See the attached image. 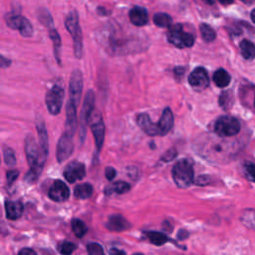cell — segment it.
<instances>
[{
	"label": "cell",
	"instance_id": "obj_34",
	"mask_svg": "<svg viewBox=\"0 0 255 255\" xmlns=\"http://www.w3.org/2000/svg\"><path fill=\"white\" fill-rule=\"evenodd\" d=\"M3 154H4V160H5V163L8 164V165H14L16 163V156H15V153L13 151L12 148L10 147H5L4 148V151H3Z\"/></svg>",
	"mask_w": 255,
	"mask_h": 255
},
{
	"label": "cell",
	"instance_id": "obj_31",
	"mask_svg": "<svg viewBox=\"0 0 255 255\" xmlns=\"http://www.w3.org/2000/svg\"><path fill=\"white\" fill-rule=\"evenodd\" d=\"M241 220L245 225L255 230V210H245L242 214Z\"/></svg>",
	"mask_w": 255,
	"mask_h": 255
},
{
	"label": "cell",
	"instance_id": "obj_27",
	"mask_svg": "<svg viewBox=\"0 0 255 255\" xmlns=\"http://www.w3.org/2000/svg\"><path fill=\"white\" fill-rule=\"evenodd\" d=\"M153 23L160 28H169L172 25V18L166 13H156L153 16Z\"/></svg>",
	"mask_w": 255,
	"mask_h": 255
},
{
	"label": "cell",
	"instance_id": "obj_20",
	"mask_svg": "<svg viewBox=\"0 0 255 255\" xmlns=\"http://www.w3.org/2000/svg\"><path fill=\"white\" fill-rule=\"evenodd\" d=\"M107 228L113 231H123L129 227V223L122 215H112L109 217L106 224Z\"/></svg>",
	"mask_w": 255,
	"mask_h": 255
},
{
	"label": "cell",
	"instance_id": "obj_24",
	"mask_svg": "<svg viewBox=\"0 0 255 255\" xmlns=\"http://www.w3.org/2000/svg\"><path fill=\"white\" fill-rule=\"evenodd\" d=\"M230 80H231L230 75L224 69H218L213 74V82L219 88L227 87L230 83Z\"/></svg>",
	"mask_w": 255,
	"mask_h": 255
},
{
	"label": "cell",
	"instance_id": "obj_45",
	"mask_svg": "<svg viewBox=\"0 0 255 255\" xmlns=\"http://www.w3.org/2000/svg\"><path fill=\"white\" fill-rule=\"evenodd\" d=\"M114 255H127V254L124 251H116L114 253Z\"/></svg>",
	"mask_w": 255,
	"mask_h": 255
},
{
	"label": "cell",
	"instance_id": "obj_35",
	"mask_svg": "<svg viewBox=\"0 0 255 255\" xmlns=\"http://www.w3.org/2000/svg\"><path fill=\"white\" fill-rule=\"evenodd\" d=\"M87 251L89 255H105L103 247L96 242H92L87 246Z\"/></svg>",
	"mask_w": 255,
	"mask_h": 255
},
{
	"label": "cell",
	"instance_id": "obj_22",
	"mask_svg": "<svg viewBox=\"0 0 255 255\" xmlns=\"http://www.w3.org/2000/svg\"><path fill=\"white\" fill-rule=\"evenodd\" d=\"M37 129H38V135H39V140H40V146H41L43 152L46 155H48V152H49L48 133H47V129L44 125V122L41 119L37 121Z\"/></svg>",
	"mask_w": 255,
	"mask_h": 255
},
{
	"label": "cell",
	"instance_id": "obj_4",
	"mask_svg": "<svg viewBox=\"0 0 255 255\" xmlns=\"http://www.w3.org/2000/svg\"><path fill=\"white\" fill-rule=\"evenodd\" d=\"M25 151L30 167L42 170L47 155L43 152L41 146L37 144L32 135H28L25 139Z\"/></svg>",
	"mask_w": 255,
	"mask_h": 255
},
{
	"label": "cell",
	"instance_id": "obj_29",
	"mask_svg": "<svg viewBox=\"0 0 255 255\" xmlns=\"http://www.w3.org/2000/svg\"><path fill=\"white\" fill-rule=\"evenodd\" d=\"M72 229L77 237H83L88 231V227L85 224V222L78 218L72 220Z\"/></svg>",
	"mask_w": 255,
	"mask_h": 255
},
{
	"label": "cell",
	"instance_id": "obj_23",
	"mask_svg": "<svg viewBox=\"0 0 255 255\" xmlns=\"http://www.w3.org/2000/svg\"><path fill=\"white\" fill-rule=\"evenodd\" d=\"M48 28V32H49V36L53 42L54 45V53H55V58L57 59L58 63H61L60 60V54H61V38L57 32V30L54 28L53 24H50L47 26Z\"/></svg>",
	"mask_w": 255,
	"mask_h": 255
},
{
	"label": "cell",
	"instance_id": "obj_10",
	"mask_svg": "<svg viewBox=\"0 0 255 255\" xmlns=\"http://www.w3.org/2000/svg\"><path fill=\"white\" fill-rule=\"evenodd\" d=\"M83 90V75L80 70H75L71 74L70 79V100L75 103L76 106L79 105L81 94Z\"/></svg>",
	"mask_w": 255,
	"mask_h": 255
},
{
	"label": "cell",
	"instance_id": "obj_13",
	"mask_svg": "<svg viewBox=\"0 0 255 255\" xmlns=\"http://www.w3.org/2000/svg\"><path fill=\"white\" fill-rule=\"evenodd\" d=\"M70 196L68 186L61 180H56L49 189V197L56 202H63Z\"/></svg>",
	"mask_w": 255,
	"mask_h": 255
},
{
	"label": "cell",
	"instance_id": "obj_43",
	"mask_svg": "<svg viewBox=\"0 0 255 255\" xmlns=\"http://www.w3.org/2000/svg\"><path fill=\"white\" fill-rule=\"evenodd\" d=\"M98 13L102 14V15H108V14H110V11H107L105 7H99L98 8Z\"/></svg>",
	"mask_w": 255,
	"mask_h": 255
},
{
	"label": "cell",
	"instance_id": "obj_17",
	"mask_svg": "<svg viewBox=\"0 0 255 255\" xmlns=\"http://www.w3.org/2000/svg\"><path fill=\"white\" fill-rule=\"evenodd\" d=\"M94 104H95V94L92 90H90L87 92V94L85 96L82 113H81V120H82L83 127L88 123V121L92 115V112L94 110Z\"/></svg>",
	"mask_w": 255,
	"mask_h": 255
},
{
	"label": "cell",
	"instance_id": "obj_28",
	"mask_svg": "<svg viewBox=\"0 0 255 255\" xmlns=\"http://www.w3.org/2000/svg\"><path fill=\"white\" fill-rule=\"evenodd\" d=\"M145 235L152 244L157 245V246L163 245L168 240L166 235H164L160 232H157V231H147V232H145Z\"/></svg>",
	"mask_w": 255,
	"mask_h": 255
},
{
	"label": "cell",
	"instance_id": "obj_39",
	"mask_svg": "<svg viewBox=\"0 0 255 255\" xmlns=\"http://www.w3.org/2000/svg\"><path fill=\"white\" fill-rule=\"evenodd\" d=\"M175 156H176V150L174 148H171L166 153H164V155L162 156V160L169 161V160L173 159Z\"/></svg>",
	"mask_w": 255,
	"mask_h": 255
},
{
	"label": "cell",
	"instance_id": "obj_32",
	"mask_svg": "<svg viewBox=\"0 0 255 255\" xmlns=\"http://www.w3.org/2000/svg\"><path fill=\"white\" fill-rule=\"evenodd\" d=\"M77 248V245L70 241H63L58 245V251L62 255H70L72 254Z\"/></svg>",
	"mask_w": 255,
	"mask_h": 255
},
{
	"label": "cell",
	"instance_id": "obj_40",
	"mask_svg": "<svg viewBox=\"0 0 255 255\" xmlns=\"http://www.w3.org/2000/svg\"><path fill=\"white\" fill-rule=\"evenodd\" d=\"M105 174H106V177L109 180H112V179H114L116 177L117 172H116V169L114 167H107Z\"/></svg>",
	"mask_w": 255,
	"mask_h": 255
},
{
	"label": "cell",
	"instance_id": "obj_21",
	"mask_svg": "<svg viewBox=\"0 0 255 255\" xmlns=\"http://www.w3.org/2000/svg\"><path fill=\"white\" fill-rule=\"evenodd\" d=\"M5 210L7 217L11 220H15L22 215L23 206L18 201H7L5 203Z\"/></svg>",
	"mask_w": 255,
	"mask_h": 255
},
{
	"label": "cell",
	"instance_id": "obj_44",
	"mask_svg": "<svg viewBox=\"0 0 255 255\" xmlns=\"http://www.w3.org/2000/svg\"><path fill=\"white\" fill-rule=\"evenodd\" d=\"M221 4H223V5H229V4H231L232 2H233V0H218Z\"/></svg>",
	"mask_w": 255,
	"mask_h": 255
},
{
	"label": "cell",
	"instance_id": "obj_25",
	"mask_svg": "<svg viewBox=\"0 0 255 255\" xmlns=\"http://www.w3.org/2000/svg\"><path fill=\"white\" fill-rule=\"evenodd\" d=\"M240 52L244 59L250 60L255 58V45L249 40H242L240 42Z\"/></svg>",
	"mask_w": 255,
	"mask_h": 255
},
{
	"label": "cell",
	"instance_id": "obj_36",
	"mask_svg": "<svg viewBox=\"0 0 255 255\" xmlns=\"http://www.w3.org/2000/svg\"><path fill=\"white\" fill-rule=\"evenodd\" d=\"M232 99V96H231V93L228 91V92H223L219 98V104L222 108L224 109H227L230 104H231V100Z\"/></svg>",
	"mask_w": 255,
	"mask_h": 255
},
{
	"label": "cell",
	"instance_id": "obj_37",
	"mask_svg": "<svg viewBox=\"0 0 255 255\" xmlns=\"http://www.w3.org/2000/svg\"><path fill=\"white\" fill-rule=\"evenodd\" d=\"M245 170H246V173L251 178V180L255 181V163L247 162L245 164Z\"/></svg>",
	"mask_w": 255,
	"mask_h": 255
},
{
	"label": "cell",
	"instance_id": "obj_16",
	"mask_svg": "<svg viewBox=\"0 0 255 255\" xmlns=\"http://www.w3.org/2000/svg\"><path fill=\"white\" fill-rule=\"evenodd\" d=\"M128 18L134 26H144L148 22V14L145 8L140 6L132 7L128 12Z\"/></svg>",
	"mask_w": 255,
	"mask_h": 255
},
{
	"label": "cell",
	"instance_id": "obj_49",
	"mask_svg": "<svg viewBox=\"0 0 255 255\" xmlns=\"http://www.w3.org/2000/svg\"><path fill=\"white\" fill-rule=\"evenodd\" d=\"M133 255H143V254H141V253H135V254H133Z\"/></svg>",
	"mask_w": 255,
	"mask_h": 255
},
{
	"label": "cell",
	"instance_id": "obj_9",
	"mask_svg": "<svg viewBox=\"0 0 255 255\" xmlns=\"http://www.w3.org/2000/svg\"><path fill=\"white\" fill-rule=\"evenodd\" d=\"M189 85L196 91H202L209 85V78L206 70L202 67L195 68L188 76Z\"/></svg>",
	"mask_w": 255,
	"mask_h": 255
},
{
	"label": "cell",
	"instance_id": "obj_8",
	"mask_svg": "<svg viewBox=\"0 0 255 255\" xmlns=\"http://www.w3.org/2000/svg\"><path fill=\"white\" fill-rule=\"evenodd\" d=\"M64 100V90L62 87L55 85L46 95V105L52 115H58L62 109Z\"/></svg>",
	"mask_w": 255,
	"mask_h": 255
},
{
	"label": "cell",
	"instance_id": "obj_11",
	"mask_svg": "<svg viewBox=\"0 0 255 255\" xmlns=\"http://www.w3.org/2000/svg\"><path fill=\"white\" fill-rule=\"evenodd\" d=\"M74 145L72 141V135L65 132L59 139L57 145V159L59 162H63L73 153Z\"/></svg>",
	"mask_w": 255,
	"mask_h": 255
},
{
	"label": "cell",
	"instance_id": "obj_46",
	"mask_svg": "<svg viewBox=\"0 0 255 255\" xmlns=\"http://www.w3.org/2000/svg\"><path fill=\"white\" fill-rule=\"evenodd\" d=\"M251 19H252V21L255 23V9L251 12Z\"/></svg>",
	"mask_w": 255,
	"mask_h": 255
},
{
	"label": "cell",
	"instance_id": "obj_1",
	"mask_svg": "<svg viewBox=\"0 0 255 255\" xmlns=\"http://www.w3.org/2000/svg\"><path fill=\"white\" fill-rule=\"evenodd\" d=\"M229 149L227 143L217 140V138L207 136L203 138L200 142L198 141L197 150L202 154V156H205L209 159H218L219 156H225L226 151Z\"/></svg>",
	"mask_w": 255,
	"mask_h": 255
},
{
	"label": "cell",
	"instance_id": "obj_26",
	"mask_svg": "<svg viewBox=\"0 0 255 255\" xmlns=\"http://www.w3.org/2000/svg\"><path fill=\"white\" fill-rule=\"evenodd\" d=\"M93 193V186L90 183H82L75 187L74 194L77 198L86 199L90 197Z\"/></svg>",
	"mask_w": 255,
	"mask_h": 255
},
{
	"label": "cell",
	"instance_id": "obj_14",
	"mask_svg": "<svg viewBox=\"0 0 255 255\" xmlns=\"http://www.w3.org/2000/svg\"><path fill=\"white\" fill-rule=\"evenodd\" d=\"M91 129L95 137L96 145L98 149H101L105 138V124L100 115H97L93 118L91 123Z\"/></svg>",
	"mask_w": 255,
	"mask_h": 255
},
{
	"label": "cell",
	"instance_id": "obj_41",
	"mask_svg": "<svg viewBox=\"0 0 255 255\" xmlns=\"http://www.w3.org/2000/svg\"><path fill=\"white\" fill-rule=\"evenodd\" d=\"M18 255H37L36 252L33 249L30 248H24L22 250H20V252L18 253Z\"/></svg>",
	"mask_w": 255,
	"mask_h": 255
},
{
	"label": "cell",
	"instance_id": "obj_2",
	"mask_svg": "<svg viewBox=\"0 0 255 255\" xmlns=\"http://www.w3.org/2000/svg\"><path fill=\"white\" fill-rule=\"evenodd\" d=\"M171 174L174 183L178 187H188L193 181L192 163L188 159H181L177 161L172 167Z\"/></svg>",
	"mask_w": 255,
	"mask_h": 255
},
{
	"label": "cell",
	"instance_id": "obj_15",
	"mask_svg": "<svg viewBox=\"0 0 255 255\" xmlns=\"http://www.w3.org/2000/svg\"><path fill=\"white\" fill-rule=\"evenodd\" d=\"M77 106L70 99L66 106V125H65V132L69 134H73L77 128Z\"/></svg>",
	"mask_w": 255,
	"mask_h": 255
},
{
	"label": "cell",
	"instance_id": "obj_33",
	"mask_svg": "<svg viewBox=\"0 0 255 255\" xmlns=\"http://www.w3.org/2000/svg\"><path fill=\"white\" fill-rule=\"evenodd\" d=\"M109 188L111 189V192L123 194L129 190V184L125 181H118V182H115L114 184H112L111 186H109Z\"/></svg>",
	"mask_w": 255,
	"mask_h": 255
},
{
	"label": "cell",
	"instance_id": "obj_50",
	"mask_svg": "<svg viewBox=\"0 0 255 255\" xmlns=\"http://www.w3.org/2000/svg\"><path fill=\"white\" fill-rule=\"evenodd\" d=\"M254 105H255V100H254Z\"/></svg>",
	"mask_w": 255,
	"mask_h": 255
},
{
	"label": "cell",
	"instance_id": "obj_18",
	"mask_svg": "<svg viewBox=\"0 0 255 255\" xmlns=\"http://www.w3.org/2000/svg\"><path fill=\"white\" fill-rule=\"evenodd\" d=\"M136 121H137V124H138L139 128L145 133H147L149 135H158V134H160L157 124L152 123L147 114L138 115Z\"/></svg>",
	"mask_w": 255,
	"mask_h": 255
},
{
	"label": "cell",
	"instance_id": "obj_47",
	"mask_svg": "<svg viewBox=\"0 0 255 255\" xmlns=\"http://www.w3.org/2000/svg\"><path fill=\"white\" fill-rule=\"evenodd\" d=\"M243 3H245V4H251V3H253L255 0H241Z\"/></svg>",
	"mask_w": 255,
	"mask_h": 255
},
{
	"label": "cell",
	"instance_id": "obj_38",
	"mask_svg": "<svg viewBox=\"0 0 255 255\" xmlns=\"http://www.w3.org/2000/svg\"><path fill=\"white\" fill-rule=\"evenodd\" d=\"M18 175H19V172H18L17 170H9V171H7V174H6L7 183H8L9 185L12 184V183L16 180V178L18 177Z\"/></svg>",
	"mask_w": 255,
	"mask_h": 255
},
{
	"label": "cell",
	"instance_id": "obj_5",
	"mask_svg": "<svg viewBox=\"0 0 255 255\" xmlns=\"http://www.w3.org/2000/svg\"><path fill=\"white\" fill-rule=\"evenodd\" d=\"M167 41L173 46L182 49L190 48L194 44V36L190 33L184 32L181 24H173L168 28L166 34Z\"/></svg>",
	"mask_w": 255,
	"mask_h": 255
},
{
	"label": "cell",
	"instance_id": "obj_30",
	"mask_svg": "<svg viewBox=\"0 0 255 255\" xmlns=\"http://www.w3.org/2000/svg\"><path fill=\"white\" fill-rule=\"evenodd\" d=\"M199 30L201 33L202 38L204 39V41L206 42H212L215 38H216V33L213 30V28H211L208 24L202 23L199 26Z\"/></svg>",
	"mask_w": 255,
	"mask_h": 255
},
{
	"label": "cell",
	"instance_id": "obj_42",
	"mask_svg": "<svg viewBox=\"0 0 255 255\" xmlns=\"http://www.w3.org/2000/svg\"><path fill=\"white\" fill-rule=\"evenodd\" d=\"M174 74L175 75H183L184 74V68L183 67H176L174 69Z\"/></svg>",
	"mask_w": 255,
	"mask_h": 255
},
{
	"label": "cell",
	"instance_id": "obj_3",
	"mask_svg": "<svg viewBox=\"0 0 255 255\" xmlns=\"http://www.w3.org/2000/svg\"><path fill=\"white\" fill-rule=\"evenodd\" d=\"M65 25L74 41V52L78 59L83 55V35L76 11H71L65 18Z\"/></svg>",
	"mask_w": 255,
	"mask_h": 255
},
{
	"label": "cell",
	"instance_id": "obj_7",
	"mask_svg": "<svg viewBox=\"0 0 255 255\" xmlns=\"http://www.w3.org/2000/svg\"><path fill=\"white\" fill-rule=\"evenodd\" d=\"M7 26L18 30L24 37H31L33 34V27L29 20L17 13H8L4 17Z\"/></svg>",
	"mask_w": 255,
	"mask_h": 255
},
{
	"label": "cell",
	"instance_id": "obj_19",
	"mask_svg": "<svg viewBox=\"0 0 255 255\" xmlns=\"http://www.w3.org/2000/svg\"><path fill=\"white\" fill-rule=\"evenodd\" d=\"M157 126L159 128L160 135L167 133L171 129V128L173 126V115L169 108L164 109V111L162 112V115L160 117V120L157 123Z\"/></svg>",
	"mask_w": 255,
	"mask_h": 255
},
{
	"label": "cell",
	"instance_id": "obj_12",
	"mask_svg": "<svg viewBox=\"0 0 255 255\" xmlns=\"http://www.w3.org/2000/svg\"><path fill=\"white\" fill-rule=\"evenodd\" d=\"M85 174H86L85 165L82 162L77 160L70 162L64 170V176L69 182H75L77 180H81L84 178Z\"/></svg>",
	"mask_w": 255,
	"mask_h": 255
},
{
	"label": "cell",
	"instance_id": "obj_48",
	"mask_svg": "<svg viewBox=\"0 0 255 255\" xmlns=\"http://www.w3.org/2000/svg\"><path fill=\"white\" fill-rule=\"evenodd\" d=\"M205 3H207V4H213L214 3V0H203Z\"/></svg>",
	"mask_w": 255,
	"mask_h": 255
},
{
	"label": "cell",
	"instance_id": "obj_6",
	"mask_svg": "<svg viewBox=\"0 0 255 255\" xmlns=\"http://www.w3.org/2000/svg\"><path fill=\"white\" fill-rule=\"evenodd\" d=\"M214 130L219 136H232L239 132L240 124L237 119L231 116H222L216 121Z\"/></svg>",
	"mask_w": 255,
	"mask_h": 255
}]
</instances>
